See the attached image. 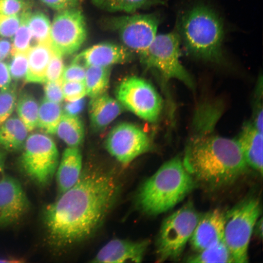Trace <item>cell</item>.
<instances>
[{"mask_svg":"<svg viewBox=\"0 0 263 263\" xmlns=\"http://www.w3.org/2000/svg\"><path fill=\"white\" fill-rule=\"evenodd\" d=\"M160 22L157 14L150 13L107 17L101 24L104 29L117 33L123 45L139 55L153 41Z\"/></svg>","mask_w":263,"mask_h":263,"instance_id":"9","label":"cell"},{"mask_svg":"<svg viewBox=\"0 0 263 263\" xmlns=\"http://www.w3.org/2000/svg\"><path fill=\"white\" fill-rule=\"evenodd\" d=\"M82 171V157L78 147L66 148L63 151L56 172L57 196L72 188Z\"/></svg>","mask_w":263,"mask_h":263,"instance_id":"17","label":"cell"},{"mask_svg":"<svg viewBox=\"0 0 263 263\" xmlns=\"http://www.w3.org/2000/svg\"><path fill=\"white\" fill-rule=\"evenodd\" d=\"M180 42L175 31L157 35L149 47L139 56L147 68L158 71L165 79L179 80L193 89V80L180 61Z\"/></svg>","mask_w":263,"mask_h":263,"instance_id":"8","label":"cell"},{"mask_svg":"<svg viewBox=\"0 0 263 263\" xmlns=\"http://www.w3.org/2000/svg\"><path fill=\"white\" fill-rule=\"evenodd\" d=\"M62 87L64 99L67 101L77 100L86 95L84 81H64Z\"/></svg>","mask_w":263,"mask_h":263,"instance_id":"32","label":"cell"},{"mask_svg":"<svg viewBox=\"0 0 263 263\" xmlns=\"http://www.w3.org/2000/svg\"><path fill=\"white\" fill-rule=\"evenodd\" d=\"M248 166L263 174V132L251 123L244 125L237 139Z\"/></svg>","mask_w":263,"mask_h":263,"instance_id":"19","label":"cell"},{"mask_svg":"<svg viewBox=\"0 0 263 263\" xmlns=\"http://www.w3.org/2000/svg\"><path fill=\"white\" fill-rule=\"evenodd\" d=\"M177 28L189 56L218 64L225 61L223 22L212 8L202 3L189 8L179 16Z\"/></svg>","mask_w":263,"mask_h":263,"instance_id":"3","label":"cell"},{"mask_svg":"<svg viewBox=\"0 0 263 263\" xmlns=\"http://www.w3.org/2000/svg\"><path fill=\"white\" fill-rule=\"evenodd\" d=\"M62 82V79L44 82L45 98L52 102L58 104L61 103L64 99Z\"/></svg>","mask_w":263,"mask_h":263,"instance_id":"34","label":"cell"},{"mask_svg":"<svg viewBox=\"0 0 263 263\" xmlns=\"http://www.w3.org/2000/svg\"><path fill=\"white\" fill-rule=\"evenodd\" d=\"M28 25L36 44L50 42L49 37L51 22L48 16L44 13L37 11L30 14Z\"/></svg>","mask_w":263,"mask_h":263,"instance_id":"29","label":"cell"},{"mask_svg":"<svg viewBox=\"0 0 263 263\" xmlns=\"http://www.w3.org/2000/svg\"><path fill=\"white\" fill-rule=\"evenodd\" d=\"M225 213L215 209L201 214L189 242L192 249L200 251L224 240Z\"/></svg>","mask_w":263,"mask_h":263,"instance_id":"16","label":"cell"},{"mask_svg":"<svg viewBox=\"0 0 263 263\" xmlns=\"http://www.w3.org/2000/svg\"><path fill=\"white\" fill-rule=\"evenodd\" d=\"M28 132L19 117H9L0 127V148L9 151L21 150L28 136Z\"/></svg>","mask_w":263,"mask_h":263,"instance_id":"21","label":"cell"},{"mask_svg":"<svg viewBox=\"0 0 263 263\" xmlns=\"http://www.w3.org/2000/svg\"><path fill=\"white\" fill-rule=\"evenodd\" d=\"M253 232H255L257 236L259 238H262L263 237V218L262 217L258 219L257 221Z\"/></svg>","mask_w":263,"mask_h":263,"instance_id":"43","label":"cell"},{"mask_svg":"<svg viewBox=\"0 0 263 263\" xmlns=\"http://www.w3.org/2000/svg\"><path fill=\"white\" fill-rule=\"evenodd\" d=\"M64 68L62 57L54 54L47 67L44 82L62 79Z\"/></svg>","mask_w":263,"mask_h":263,"instance_id":"35","label":"cell"},{"mask_svg":"<svg viewBox=\"0 0 263 263\" xmlns=\"http://www.w3.org/2000/svg\"><path fill=\"white\" fill-rule=\"evenodd\" d=\"M123 106L105 93L91 98L88 107L92 128L97 131L104 130L123 111Z\"/></svg>","mask_w":263,"mask_h":263,"instance_id":"18","label":"cell"},{"mask_svg":"<svg viewBox=\"0 0 263 263\" xmlns=\"http://www.w3.org/2000/svg\"><path fill=\"white\" fill-rule=\"evenodd\" d=\"M87 29L85 18L77 7L59 11L51 25L50 45L61 57L76 52L85 41Z\"/></svg>","mask_w":263,"mask_h":263,"instance_id":"10","label":"cell"},{"mask_svg":"<svg viewBox=\"0 0 263 263\" xmlns=\"http://www.w3.org/2000/svg\"><path fill=\"white\" fill-rule=\"evenodd\" d=\"M11 77L8 65L0 61V89L4 90L10 86Z\"/></svg>","mask_w":263,"mask_h":263,"instance_id":"40","label":"cell"},{"mask_svg":"<svg viewBox=\"0 0 263 263\" xmlns=\"http://www.w3.org/2000/svg\"><path fill=\"white\" fill-rule=\"evenodd\" d=\"M197 185L182 159L175 157L164 163L142 183L136 195V204L145 214L157 215L174 207Z\"/></svg>","mask_w":263,"mask_h":263,"instance_id":"4","label":"cell"},{"mask_svg":"<svg viewBox=\"0 0 263 263\" xmlns=\"http://www.w3.org/2000/svg\"><path fill=\"white\" fill-rule=\"evenodd\" d=\"M27 52H20L12 55L8 69L12 78L19 80L25 78L28 69Z\"/></svg>","mask_w":263,"mask_h":263,"instance_id":"31","label":"cell"},{"mask_svg":"<svg viewBox=\"0 0 263 263\" xmlns=\"http://www.w3.org/2000/svg\"><path fill=\"white\" fill-rule=\"evenodd\" d=\"M109 153L127 165L150 148V138L140 128L128 123H120L109 132L105 141Z\"/></svg>","mask_w":263,"mask_h":263,"instance_id":"12","label":"cell"},{"mask_svg":"<svg viewBox=\"0 0 263 263\" xmlns=\"http://www.w3.org/2000/svg\"><path fill=\"white\" fill-rule=\"evenodd\" d=\"M119 186L111 171L95 167L82 169L77 182L43 209L49 245L60 251L91 237L113 207Z\"/></svg>","mask_w":263,"mask_h":263,"instance_id":"1","label":"cell"},{"mask_svg":"<svg viewBox=\"0 0 263 263\" xmlns=\"http://www.w3.org/2000/svg\"><path fill=\"white\" fill-rule=\"evenodd\" d=\"M110 74L111 67L86 68L84 79L86 94L92 98L105 93L109 84Z\"/></svg>","mask_w":263,"mask_h":263,"instance_id":"24","label":"cell"},{"mask_svg":"<svg viewBox=\"0 0 263 263\" xmlns=\"http://www.w3.org/2000/svg\"><path fill=\"white\" fill-rule=\"evenodd\" d=\"M62 113L60 104L44 97L39 105L37 127L47 133H55Z\"/></svg>","mask_w":263,"mask_h":263,"instance_id":"25","label":"cell"},{"mask_svg":"<svg viewBox=\"0 0 263 263\" xmlns=\"http://www.w3.org/2000/svg\"><path fill=\"white\" fill-rule=\"evenodd\" d=\"M120 104L141 118L154 122L162 108V100L153 86L145 79L136 76L122 81L116 91Z\"/></svg>","mask_w":263,"mask_h":263,"instance_id":"11","label":"cell"},{"mask_svg":"<svg viewBox=\"0 0 263 263\" xmlns=\"http://www.w3.org/2000/svg\"><path fill=\"white\" fill-rule=\"evenodd\" d=\"M54 54L50 42L39 43L31 46L27 52L26 82L44 83L47 67Z\"/></svg>","mask_w":263,"mask_h":263,"instance_id":"20","label":"cell"},{"mask_svg":"<svg viewBox=\"0 0 263 263\" xmlns=\"http://www.w3.org/2000/svg\"><path fill=\"white\" fill-rule=\"evenodd\" d=\"M30 14L29 9L20 13L19 25L13 36L10 51L12 56L18 52H27L31 47L32 35L28 25Z\"/></svg>","mask_w":263,"mask_h":263,"instance_id":"28","label":"cell"},{"mask_svg":"<svg viewBox=\"0 0 263 263\" xmlns=\"http://www.w3.org/2000/svg\"><path fill=\"white\" fill-rule=\"evenodd\" d=\"M6 153L5 150L0 148V178L4 175Z\"/></svg>","mask_w":263,"mask_h":263,"instance_id":"42","label":"cell"},{"mask_svg":"<svg viewBox=\"0 0 263 263\" xmlns=\"http://www.w3.org/2000/svg\"><path fill=\"white\" fill-rule=\"evenodd\" d=\"M182 159L197 184L215 190L235 182L248 167L237 139L212 132V122L196 124ZM195 126V127H196Z\"/></svg>","mask_w":263,"mask_h":263,"instance_id":"2","label":"cell"},{"mask_svg":"<svg viewBox=\"0 0 263 263\" xmlns=\"http://www.w3.org/2000/svg\"><path fill=\"white\" fill-rule=\"evenodd\" d=\"M20 23L19 15L0 14V36L12 37L17 31Z\"/></svg>","mask_w":263,"mask_h":263,"instance_id":"33","label":"cell"},{"mask_svg":"<svg viewBox=\"0 0 263 263\" xmlns=\"http://www.w3.org/2000/svg\"><path fill=\"white\" fill-rule=\"evenodd\" d=\"M201 214L188 202L163 222L156 243L157 261L178 259L189 241Z\"/></svg>","mask_w":263,"mask_h":263,"instance_id":"6","label":"cell"},{"mask_svg":"<svg viewBox=\"0 0 263 263\" xmlns=\"http://www.w3.org/2000/svg\"><path fill=\"white\" fill-rule=\"evenodd\" d=\"M19 158L22 173L40 188L51 182L59 163V153L53 140L48 135L34 133L28 136Z\"/></svg>","mask_w":263,"mask_h":263,"instance_id":"7","label":"cell"},{"mask_svg":"<svg viewBox=\"0 0 263 263\" xmlns=\"http://www.w3.org/2000/svg\"><path fill=\"white\" fill-rule=\"evenodd\" d=\"M56 132L69 147H78L83 141L84 126L77 115L63 113Z\"/></svg>","mask_w":263,"mask_h":263,"instance_id":"22","label":"cell"},{"mask_svg":"<svg viewBox=\"0 0 263 263\" xmlns=\"http://www.w3.org/2000/svg\"><path fill=\"white\" fill-rule=\"evenodd\" d=\"M96 7L109 12L132 13L143 9L165 5V0H91Z\"/></svg>","mask_w":263,"mask_h":263,"instance_id":"23","label":"cell"},{"mask_svg":"<svg viewBox=\"0 0 263 263\" xmlns=\"http://www.w3.org/2000/svg\"><path fill=\"white\" fill-rule=\"evenodd\" d=\"M11 44L6 40H0V61L4 59L10 53Z\"/></svg>","mask_w":263,"mask_h":263,"instance_id":"41","label":"cell"},{"mask_svg":"<svg viewBox=\"0 0 263 263\" xmlns=\"http://www.w3.org/2000/svg\"><path fill=\"white\" fill-rule=\"evenodd\" d=\"M188 263H234L233 257L224 240L189 257Z\"/></svg>","mask_w":263,"mask_h":263,"instance_id":"27","label":"cell"},{"mask_svg":"<svg viewBox=\"0 0 263 263\" xmlns=\"http://www.w3.org/2000/svg\"><path fill=\"white\" fill-rule=\"evenodd\" d=\"M86 69L75 63L64 68L62 75V81H84Z\"/></svg>","mask_w":263,"mask_h":263,"instance_id":"37","label":"cell"},{"mask_svg":"<svg viewBox=\"0 0 263 263\" xmlns=\"http://www.w3.org/2000/svg\"><path fill=\"white\" fill-rule=\"evenodd\" d=\"M133 51L123 44L103 42L83 50L73 59L72 63L84 68L91 66L111 67L131 60Z\"/></svg>","mask_w":263,"mask_h":263,"instance_id":"14","label":"cell"},{"mask_svg":"<svg viewBox=\"0 0 263 263\" xmlns=\"http://www.w3.org/2000/svg\"><path fill=\"white\" fill-rule=\"evenodd\" d=\"M30 208V201L20 182L4 174L0 178V228L18 223Z\"/></svg>","mask_w":263,"mask_h":263,"instance_id":"13","label":"cell"},{"mask_svg":"<svg viewBox=\"0 0 263 263\" xmlns=\"http://www.w3.org/2000/svg\"><path fill=\"white\" fill-rule=\"evenodd\" d=\"M84 104L85 102L83 98L73 101H68L64 106V113L77 115L82 111Z\"/></svg>","mask_w":263,"mask_h":263,"instance_id":"39","label":"cell"},{"mask_svg":"<svg viewBox=\"0 0 263 263\" xmlns=\"http://www.w3.org/2000/svg\"><path fill=\"white\" fill-rule=\"evenodd\" d=\"M17 112L19 118L28 132L37 127L39 105L29 93H21L17 100Z\"/></svg>","mask_w":263,"mask_h":263,"instance_id":"26","label":"cell"},{"mask_svg":"<svg viewBox=\"0 0 263 263\" xmlns=\"http://www.w3.org/2000/svg\"><path fill=\"white\" fill-rule=\"evenodd\" d=\"M17 95L15 87L0 90V127L10 117L16 106Z\"/></svg>","mask_w":263,"mask_h":263,"instance_id":"30","label":"cell"},{"mask_svg":"<svg viewBox=\"0 0 263 263\" xmlns=\"http://www.w3.org/2000/svg\"><path fill=\"white\" fill-rule=\"evenodd\" d=\"M28 9L24 0H0V14L19 15Z\"/></svg>","mask_w":263,"mask_h":263,"instance_id":"36","label":"cell"},{"mask_svg":"<svg viewBox=\"0 0 263 263\" xmlns=\"http://www.w3.org/2000/svg\"><path fill=\"white\" fill-rule=\"evenodd\" d=\"M49 7L58 11L77 7L80 0H39Z\"/></svg>","mask_w":263,"mask_h":263,"instance_id":"38","label":"cell"},{"mask_svg":"<svg viewBox=\"0 0 263 263\" xmlns=\"http://www.w3.org/2000/svg\"><path fill=\"white\" fill-rule=\"evenodd\" d=\"M261 213L258 199L246 198L225 213L224 241L234 263L248 261V248L255 224Z\"/></svg>","mask_w":263,"mask_h":263,"instance_id":"5","label":"cell"},{"mask_svg":"<svg viewBox=\"0 0 263 263\" xmlns=\"http://www.w3.org/2000/svg\"><path fill=\"white\" fill-rule=\"evenodd\" d=\"M150 241H133L114 239L105 244L90 262L140 263L142 261Z\"/></svg>","mask_w":263,"mask_h":263,"instance_id":"15","label":"cell"}]
</instances>
